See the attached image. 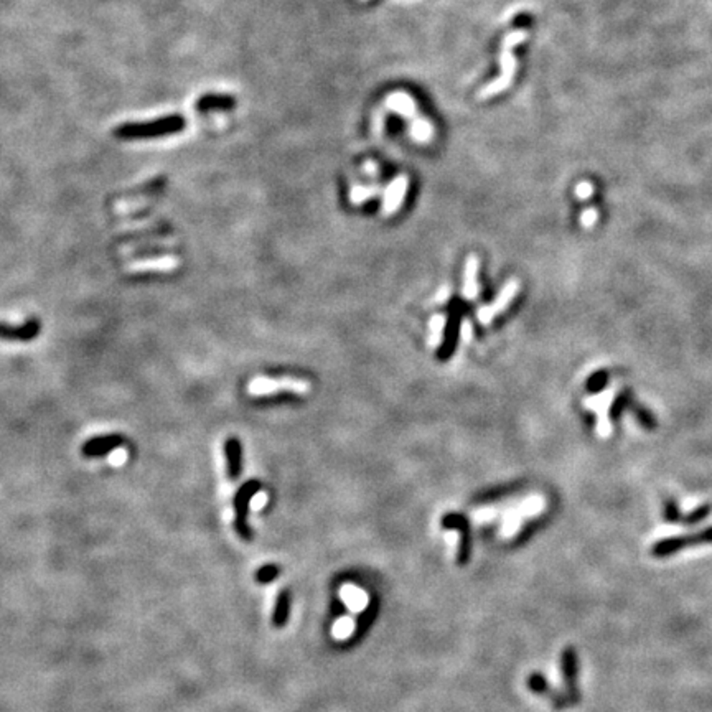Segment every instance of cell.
<instances>
[{"label":"cell","instance_id":"9c48e42d","mask_svg":"<svg viewBox=\"0 0 712 712\" xmlns=\"http://www.w3.org/2000/svg\"><path fill=\"white\" fill-rule=\"evenodd\" d=\"M478 271H480V261L475 254H470L469 258L465 259V267H464V286H462V295L466 300H475L480 293V284H478Z\"/></svg>","mask_w":712,"mask_h":712},{"label":"cell","instance_id":"8992f818","mask_svg":"<svg viewBox=\"0 0 712 712\" xmlns=\"http://www.w3.org/2000/svg\"><path fill=\"white\" fill-rule=\"evenodd\" d=\"M561 671H562V680H564V689H566L564 697L567 701V706H574L580 701V692H579V686H577L579 658H577L576 649L572 647H567L564 651H562Z\"/></svg>","mask_w":712,"mask_h":712},{"label":"cell","instance_id":"5bb4252c","mask_svg":"<svg viewBox=\"0 0 712 712\" xmlns=\"http://www.w3.org/2000/svg\"><path fill=\"white\" fill-rule=\"evenodd\" d=\"M444 526L455 529L459 533V556H457V561H459L460 566H464L470 559V536H469V526H466V521L460 516H447L444 519Z\"/></svg>","mask_w":712,"mask_h":712},{"label":"cell","instance_id":"4fadbf2b","mask_svg":"<svg viewBox=\"0 0 712 712\" xmlns=\"http://www.w3.org/2000/svg\"><path fill=\"white\" fill-rule=\"evenodd\" d=\"M386 108L393 113L401 115V117L406 119L407 122H412L414 119L417 117V106L416 101H414L411 96L402 93V91H398V93L389 94L386 98Z\"/></svg>","mask_w":712,"mask_h":712},{"label":"cell","instance_id":"83f0119b","mask_svg":"<svg viewBox=\"0 0 712 712\" xmlns=\"http://www.w3.org/2000/svg\"><path fill=\"white\" fill-rule=\"evenodd\" d=\"M576 195H577V198H579V200H585L587 196H590V195H592V185H589V184H580V185H577V189H576Z\"/></svg>","mask_w":712,"mask_h":712},{"label":"cell","instance_id":"277c9868","mask_svg":"<svg viewBox=\"0 0 712 712\" xmlns=\"http://www.w3.org/2000/svg\"><path fill=\"white\" fill-rule=\"evenodd\" d=\"M259 488H261V485H259L258 482H254V480H251V482L244 483L243 487L238 490V493H236V497H234V526H236V531H238V534L243 538L244 541L253 540V533H251V528L248 526L246 516H248L249 507H251L254 495L259 492Z\"/></svg>","mask_w":712,"mask_h":712},{"label":"cell","instance_id":"44dd1931","mask_svg":"<svg viewBox=\"0 0 712 712\" xmlns=\"http://www.w3.org/2000/svg\"><path fill=\"white\" fill-rule=\"evenodd\" d=\"M712 511V504L706 503V504H701L699 508H696L694 511H691L689 514H686V516H682V523H686L687 526H694V524H699L701 521H704V519L709 516Z\"/></svg>","mask_w":712,"mask_h":712},{"label":"cell","instance_id":"9a60e30c","mask_svg":"<svg viewBox=\"0 0 712 712\" xmlns=\"http://www.w3.org/2000/svg\"><path fill=\"white\" fill-rule=\"evenodd\" d=\"M178 266L177 256H162L152 259H142V261L131 262L127 266V271L141 272V271H168Z\"/></svg>","mask_w":712,"mask_h":712},{"label":"cell","instance_id":"3957f363","mask_svg":"<svg viewBox=\"0 0 712 712\" xmlns=\"http://www.w3.org/2000/svg\"><path fill=\"white\" fill-rule=\"evenodd\" d=\"M249 394L256 398L262 396H271V394L287 391L293 394H307L310 391V383L305 381V379L300 378H292V376H281V378H267V376H259L253 379L251 384L248 388Z\"/></svg>","mask_w":712,"mask_h":712},{"label":"cell","instance_id":"cb8c5ba5","mask_svg":"<svg viewBox=\"0 0 712 712\" xmlns=\"http://www.w3.org/2000/svg\"><path fill=\"white\" fill-rule=\"evenodd\" d=\"M167 233H168V229H162L160 226H155V228L132 231V233L127 234V239H129V241H132V239L144 238V236H151V238H153V236H162V234H167Z\"/></svg>","mask_w":712,"mask_h":712},{"label":"cell","instance_id":"ffe728a7","mask_svg":"<svg viewBox=\"0 0 712 712\" xmlns=\"http://www.w3.org/2000/svg\"><path fill=\"white\" fill-rule=\"evenodd\" d=\"M341 597H343V600L346 604L350 605V609L353 610H363L364 605L368 604V597L367 594H364L363 590L356 589V587H345L343 590H341Z\"/></svg>","mask_w":712,"mask_h":712},{"label":"cell","instance_id":"4dcf8cb0","mask_svg":"<svg viewBox=\"0 0 712 712\" xmlns=\"http://www.w3.org/2000/svg\"><path fill=\"white\" fill-rule=\"evenodd\" d=\"M363 168H364V173H367L368 177H371V178L378 177V165L374 162H367Z\"/></svg>","mask_w":712,"mask_h":712},{"label":"cell","instance_id":"7c38bea8","mask_svg":"<svg viewBox=\"0 0 712 712\" xmlns=\"http://www.w3.org/2000/svg\"><path fill=\"white\" fill-rule=\"evenodd\" d=\"M224 455H226V471L231 482L241 477L243 471V450L241 442L236 437H229L224 442Z\"/></svg>","mask_w":712,"mask_h":712},{"label":"cell","instance_id":"f546056e","mask_svg":"<svg viewBox=\"0 0 712 712\" xmlns=\"http://www.w3.org/2000/svg\"><path fill=\"white\" fill-rule=\"evenodd\" d=\"M449 297H450V287L445 286V287H442L439 293L436 295V302L437 304H444L445 300H449Z\"/></svg>","mask_w":712,"mask_h":712},{"label":"cell","instance_id":"484cf974","mask_svg":"<svg viewBox=\"0 0 712 712\" xmlns=\"http://www.w3.org/2000/svg\"><path fill=\"white\" fill-rule=\"evenodd\" d=\"M460 338L465 343H470L471 338H473V326H471L470 320H462L460 324Z\"/></svg>","mask_w":712,"mask_h":712},{"label":"cell","instance_id":"ac0fdd59","mask_svg":"<svg viewBox=\"0 0 712 712\" xmlns=\"http://www.w3.org/2000/svg\"><path fill=\"white\" fill-rule=\"evenodd\" d=\"M383 195V189L378 185H353L350 190V203L351 205H363L367 203L368 200L374 198V196Z\"/></svg>","mask_w":712,"mask_h":712},{"label":"cell","instance_id":"d6986e66","mask_svg":"<svg viewBox=\"0 0 712 712\" xmlns=\"http://www.w3.org/2000/svg\"><path fill=\"white\" fill-rule=\"evenodd\" d=\"M447 326V317L444 314H436L429 322V346L439 348L444 341V333Z\"/></svg>","mask_w":712,"mask_h":712},{"label":"cell","instance_id":"52a82bcc","mask_svg":"<svg viewBox=\"0 0 712 712\" xmlns=\"http://www.w3.org/2000/svg\"><path fill=\"white\" fill-rule=\"evenodd\" d=\"M409 189V180L406 175H399L393 178L389 182V185L383 190V205H381V213L383 216H393L396 215L399 208H401L404 203V198H406Z\"/></svg>","mask_w":712,"mask_h":712},{"label":"cell","instance_id":"7402d4cb","mask_svg":"<svg viewBox=\"0 0 712 712\" xmlns=\"http://www.w3.org/2000/svg\"><path fill=\"white\" fill-rule=\"evenodd\" d=\"M279 574H281L279 566L269 564V566L261 567V569L256 572V580L259 582V584H269V582H272Z\"/></svg>","mask_w":712,"mask_h":712},{"label":"cell","instance_id":"d4e9b609","mask_svg":"<svg viewBox=\"0 0 712 712\" xmlns=\"http://www.w3.org/2000/svg\"><path fill=\"white\" fill-rule=\"evenodd\" d=\"M665 518L670 523L682 521V514L680 511V508H678V504L675 502H671V500L665 504Z\"/></svg>","mask_w":712,"mask_h":712},{"label":"cell","instance_id":"5b68a950","mask_svg":"<svg viewBox=\"0 0 712 712\" xmlns=\"http://www.w3.org/2000/svg\"><path fill=\"white\" fill-rule=\"evenodd\" d=\"M519 292V281L516 279H509V281L502 287V291L498 292V295L495 297V300L490 305H482L477 312V319L483 326H488L492 322L497 319L500 314H503L504 310L511 305V302L516 299Z\"/></svg>","mask_w":712,"mask_h":712},{"label":"cell","instance_id":"ba28073f","mask_svg":"<svg viewBox=\"0 0 712 712\" xmlns=\"http://www.w3.org/2000/svg\"><path fill=\"white\" fill-rule=\"evenodd\" d=\"M184 122L178 117L172 119H163V121L146 124V126H129L121 129V136H129V137H148V136H158V134L177 131V129H182Z\"/></svg>","mask_w":712,"mask_h":712},{"label":"cell","instance_id":"2e32d148","mask_svg":"<svg viewBox=\"0 0 712 712\" xmlns=\"http://www.w3.org/2000/svg\"><path fill=\"white\" fill-rule=\"evenodd\" d=\"M291 592H288L287 589L281 590V594L277 595V600H276V607H274V614H272V625L276 628H282L286 627L287 620H288V614H291Z\"/></svg>","mask_w":712,"mask_h":712},{"label":"cell","instance_id":"30bf717a","mask_svg":"<svg viewBox=\"0 0 712 712\" xmlns=\"http://www.w3.org/2000/svg\"><path fill=\"white\" fill-rule=\"evenodd\" d=\"M38 333H40V322L37 319H30L22 325L0 324V338L2 340L30 341L37 338Z\"/></svg>","mask_w":712,"mask_h":712},{"label":"cell","instance_id":"4316f807","mask_svg":"<svg viewBox=\"0 0 712 712\" xmlns=\"http://www.w3.org/2000/svg\"><path fill=\"white\" fill-rule=\"evenodd\" d=\"M607 379H609L607 373H599V374H595V376L592 378L590 388H592V389H595V391H597V389H600V388L604 386L605 383H607Z\"/></svg>","mask_w":712,"mask_h":712},{"label":"cell","instance_id":"e0dca14e","mask_svg":"<svg viewBox=\"0 0 712 712\" xmlns=\"http://www.w3.org/2000/svg\"><path fill=\"white\" fill-rule=\"evenodd\" d=\"M409 134H411V137L416 142L427 144L432 141V137H434V127H432V124L427 121L426 117L417 115V117L411 122V131H409Z\"/></svg>","mask_w":712,"mask_h":712},{"label":"cell","instance_id":"f1b7e54d","mask_svg":"<svg viewBox=\"0 0 712 712\" xmlns=\"http://www.w3.org/2000/svg\"><path fill=\"white\" fill-rule=\"evenodd\" d=\"M595 218H597V213H595V210H587L584 215H582V223H584V226H590L594 224Z\"/></svg>","mask_w":712,"mask_h":712},{"label":"cell","instance_id":"7a4b0ae2","mask_svg":"<svg viewBox=\"0 0 712 712\" xmlns=\"http://www.w3.org/2000/svg\"><path fill=\"white\" fill-rule=\"evenodd\" d=\"M709 545H712V526H707L697 533L680 534V536H671L656 541L651 546V554L658 557V559H665V557L675 556L678 552L689 549V547Z\"/></svg>","mask_w":712,"mask_h":712},{"label":"cell","instance_id":"6da1fadb","mask_svg":"<svg viewBox=\"0 0 712 712\" xmlns=\"http://www.w3.org/2000/svg\"><path fill=\"white\" fill-rule=\"evenodd\" d=\"M524 40H526V32L524 30H514L504 37L502 53H500V65H502L500 68H502V75H500L495 81H492V83L483 86V88L480 89L478 93L480 99L493 98V96L503 93L504 89H508L509 86H511L514 73H516V58L513 55V50L514 46L519 45V43Z\"/></svg>","mask_w":712,"mask_h":712},{"label":"cell","instance_id":"8fae6325","mask_svg":"<svg viewBox=\"0 0 712 712\" xmlns=\"http://www.w3.org/2000/svg\"><path fill=\"white\" fill-rule=\"evenodd\" d=\"M124 444V437L121 434H109V436H101L94 437V439H89L84 442L83 445V454L86 457H103L106 454H110V452L119 449Z\"/></svg>","mask_w":712,"mask_h":712},{"label":"cell","instance_id":"603a6c76","mask_svg":"<svg viewBox=\"0 0 712 712\" xmlns=\"http://www.w3.org/2000/svg\"><path fill=\"white\" fill-rule=\"evenodd\" d=\"M353 628H355L353 620H350V618H341V620H338V622H336L335 628H333L335 637H338V638H345V637H348V635H350L351 632H353Z\"/></svg>","mask_w":712,"mask_h":712}]
</instances>
